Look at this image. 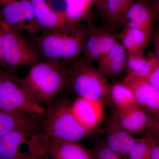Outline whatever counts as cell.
Segmentation results:
<instances>
[{
    "label": "cell",
    "mask_w": 159,
    "mask_h": 159,
    "mask_svg": "<svg viewBox=\"0 0 159 159\" xmlns=\"http://www.w3.org/2000/svg\"><path fill=\"white\" fill-rule=\"evenodd\" d=\"M89 31V25L70 21L57 29L39 33L30 43L40 59L67 63L81 55Z\"/></svg>",
    "instance_id": "1"
},
{
    "label": "cell",
    "mask_w": 159,
    "mask_h": 159,
    "mask_svg": "<svg viewBox=\"0 0 159 159\" xmlns=\"http://www.w3.org/2000/svg\"><path fill=\"white\" fill-rule=\"evenodd\" d=\"M20 82L28 96L38 105H50L68 89L70 66L40 59L30 67Z\"/></svg>",
    "instance_id": "2"
},
{
    "label": "cell",
    "mask_w": 159,
    "mask_h": 159,
    "mask_svg": "<svg viewBox=\"0 0 159 159\" xmlns=\"http://www.w3.org/2000/svg\"><path fill=\"white\" fill-rule=\"evenodd\" d=\"M42 131L49 141L73 142L88 138L93 132L77 121L72 111V103L63 93L46 107Z\"/></svg>",
    "instance_id": "3"
},
{
    "label": "cell",
    "mask_w": 159,
    "mask_h": 159,
    "mask_svg": "<svg viewBox=\"0 0 159 159\" xmlns=\"http://www.w3.org/2000/svg\"><path fill=\"white\" fill-rule=\"evenodd\" d=\"M68 89L78 97L101 100L109 95L111 85L107 78L92 64L80 57L70 62Z\"/></svg>",
    "instance_id": "4"
},
{
    "label": "cell",
    "mask_w": 159,
    "mask_h": 159,
    "mask_svg": "<svg viewBox=\"0 0 159 159\" xmlns=\"http://www.w3.org/2000/svg\"><path fill=\"white\" fill-rule=\"evenodd\" d=\"M49 139L42 130H18L0 137V159H34L47 153Z\"/></svg>",
    "instance_id": "5"
},
{
    "label": "cell",
    "mask_w": 159,
    "mask_h": 159,
    "mask_svg": "<svg viewBox=\"0 0 159 159\" xmlns=\"http://www.w3.org/2000/svg\"><path fill=\"white\" fill-rule=\"evenodd\" d=\"M3 57L7 70L13 73L20 67H30L39 60L37 52L23 31L0 20Z\"/></svg>",
    "instance_id": "6"
},
{
    "label": "cell",
    "mask_w": 159,
    "mask_h": 159,
    "mask_svg": "<svg viewBox=\"0 0 159 159\" xmlns=\"http://www.w3.org/2000/svg\"><path fill=\"white\" fill-rule=\"evenodd\" d=\"M0 110L43 116L45 108L28 96L16 73L0 70Z\"/></svg>",
    "instance_id": "7"
},
{
    "label": "cell",
    "mask_w": 159,
    "mask_h": 159,
    "mask_svg": "<svg viewBox=\"0 0 159 159\" xmlns=\"http://www.w3.org/2000/svg\"><path fill=\"white\" fill-rule=\"evenodd\" d=\"M0 20L31 35L41 32L30 0H0Z\"/></svg>",
    "instance_id": "8"
},
{
    "label": "cell",
    "mask_w": 159,
    "mask_h": 159,
    "mask_svg": "<svg viewBox=\"0 0 159 159\" xmlns=\"http://www.w3.org/2000/svg\"><path fill=\"white\" fill-rule=\"evenodd\" d=\"M117 41L118 36L112 29L105 25H89L88 36L80 58L92 64L107 53Z\"/></svg>",
    "instance_id": "9"
},
{
    "label": "cell",
    "mask_w": 159,
    "mask_h": 159,
    "mask_svg": "<svg viewBox=\"0 0 159 159\" xmlns=\"http://www.w3.org/2000/svg\"><path fill=\"white\" fill-rule=\"evenodd\" d=\"M123 81L131 89L137 104L154 118H159V89L145 80L126 75Z\"/></svg>",
    "instance_id": "10"
},
{
    "label": "cell",
    "mask_w": 159,
    "mask_h": 159,
    "mask_svg": "<svg viewBox=\"0 0 159 159\" xmlns=\"http://www.w3.org/2000/svg\"><path fill=\"white\" fill-rule=\"evenodd\" d=\"M153 118L136 104L124 109H116L112 119L120 128L132 134L142 133L147 129Z\"/></svg>",
    "instance_id": "11"
},
{
    "label": "cell",
    "mask_w": 159,
    "mask_h": 159,
    "mask_svg": "<svg viewBox=\"0 0 159 159\" xmlns=\"http://www.w3.org/2000/svg\"><path fill=\"white\" fill-rule=\"evenodd\" d=\"M42 117L0 110V137L15 131L41 130Z\"/></svg>",
    "instance_id": "12"
},
{
    "label": "cell",
    "mask_w": 159,
    "mask_h": 159,
    "mask_svg": "<svg viewBox=\"0 0 159 159\" xmlns=\"http://www.w3.org/2000/svg\"><path fill=\"white\" fill-rule=\"evenodd\" d=\"M75 118L84 128L94 131L104 118L102 101L78 97L72 103Z\"/></svg>",
    "instance_id": "13"
},
{
    "label": "cell",
    "mask_w": 159,
    "mask_h": 159,
    "mask_svg": "<svg viewBox=\"0 0 159 159\" xmlns=\"http://www.w3.org/2000/svg\"><path fill=\"white\" fill-rule=\"evenodd\" d=\"M155 17L151 6L148 3L134 2L125 13L123 28L143 30L152 37Z\"/></svg>",
    "instance_id": "14"
},
{
    "label": "cell",
    "mask_w": 159,
    "mask_h": 159,
    "mask_svg": "<svg viewBox=\"0 0 159 159\" xmlns=\"http://www.w3.org/2000/svg\"><path fill=\"white\" fill-rule=\"evenodd\" d=\"M35 19L41 32L51 31L64 25L71 21L64 11H54L47 0H30Z\"/></svg>",
    "instance_id": "15"
},
{
    "label": "cell",
    "mask_w": 159,
    "mask_h": 159,
    "mask_svg": "<svg viewBox=\"0 0 159 159\" xmlns=\"http://www.w3.org/2000/svg\"><path fill=\"white\" fill-rule=\"evenodd\" d=\"M134 0H101L96 5L104 25L116 31L123 28L126 11Z\"/></svg>",
    "instance_id": "16"
},
{
    "label": "cell",
    "mask_w": 159,
    "mask_h": 159,
    "mask_svg": "<svg viewBox=\"0 0 159 159\" xmlns=\"http://www.w3.org/2000/svg\"><path fill=\"white\" fill-rule=\"evenodd\" d=\"M104 142L112 150L126 159L129 152L139 139L120 128L112 119L107 123Z\"/></svg>",
    "instance_id": "17"
},
{
    "label": "cell",
    "mask_w": 159,
    "mask_h": 159,
    "mask_svg": "<svg viewBox=\"0 0 159 159\" xmlns=\"http://www.w3.org/2000/svg\"><path fill=\"white\" fill-rule=\"evenodd\" d=\"M47 153L51 159H94L93 149L79 142L49 141Z\"/></svg>",
    "instance_id": "18"
},
{
    "label": "cell",
    "mask_w": 159,
    "mask_h": 159,
    "mask_svg": "<svg viewBox=\"0 0 159 159\" xmlns=\"http://www.w3.org/2000/svg\"><path fill=\"white\" fill-rule=\"evenodd\" d=\"M127 51L121 43L117 41L107 53L98 61V70L107 78H113L125 68Z\"/></svg>",
    "instance_id": "19"
},
{
    "label": "cell",
    "mask_w": 159,
    "mask_h": 159,
    "mask_svg": "<svg viewBox=\"0 0 159 159\" xmlns=\"http://www.w3.org/2000/svg\"><path fill=\"white\" fill-rule=\"evenodd\" d=\"M143 52L128 54L124 68L126 75L145 80L159 66V61L155 55L147 58Z\"/></svg>",
    "instance_id": "20"
},
{
    "label": "cell",
    "mask_w": 159,
    "mask_h": 159,
    "mask_svg": "<svg viewBox=\"0 0 159 159\" xmlns=\"http://www.w3.org/2000/svg\"><path fill=\"white\" fill-rule=\"evenodd\" d=\"M118 39L126 50L127 54H130L143 51L152 37L140 29L124 28L118 35Z\"/></svg>",
    "instance_id": "21"
},
{
    "label": "cell",
    "mask_w": 159,
    "mask_h": 159,
    "mask_svg": "<svg viewBox=\"0 0 159 159\" xmlns=\"http://www.w3.org/2000/svg\"><path fill=\"white\" fill-rule=\"evenodd\" d=\"M109 95L116 109H124L138 104L131 89L123 80L111 85Z\"/></svg>",
    "instance_id": "22"
},
{
    "label": "cell",
    "mask_w": 159,
    "mask_h": 159,
    "mask_svg": "<svg viewBox=\"0 0 159 159\" xmlns=\"http://www.w3.org/2000/svg\"><path fill=\"white\" fill-rule=\"evenodd\" d=\"M65 12L71 21H80L89 9L90 4L94 0H64Z\"/></svg>",
    "instance_id": "23"
},
{
    "label": "cell",
    "mask_w": 159,
    "mask_h": 159,
    "mask_svg": "<svg viewBox=\"0 0 159 159\" xmlns=\"http://www.w3.org/2000/svg\"><path fill=\"white\" fill-rule=\"evenodd\" d=\"M155 141L149 135L139 139L129 152L126 159H149L151 150Z\"/></svg>",
    "instance_id": "24"
},
{
    "label": "cell",
    "mask_w": 159,
    "mask_h": 159,
    "mask_svg": "<svg viewBox=\"0 0 159 159\" xmlns=\"http://www.w3.org/2000/svg\"><path fill=\"white\" fill-rule=\"evenodd\" d=\"M93 150L94 159H124L109 148L104 141L97 144Z\"/></svg>",
    "instance_id": "25"
},
{
    "label": "cell",
    "mask_w": 159,
    "mask_h": 159,
    "mask_svg": "<svg viewBox=\"0 0 159 159\" xmlns=\"http://www.w3.org/2000/svg\"><path fill=\"white\" fill-rule=\"evenodd\" d=\"M148 135L153 138L157 142H159V122H152L147 129Z\"/></svg>",
    "instance_id": "26"
},
{
    "label": "cell",
    "mask_w": 159,
    "mask_h": 159,
    "mask_svg": "<svg viewBox=\"0 0 159 159\" xmlns=\"http://www.w3.org/2000/svg\"><path fill=\"white\" fill-rule=\"evenodd\" d=\"M145 80L153 86L154 87L159 89V66Z\"/></svg>",
    "instance_id": "27"
},
{
    "label": "cell",
    "mask_w": 159,
    "mask_h": 159,
    "mask_svg": "<svg viewBox=\"0 0 159 159\" xmlns=\"http://www.w3.org/2000/svg\"><path fill=\"white\" fill-rule=\"evenodd\" d=\"M152 39L154 48L155 55L159 61V25L156 29H154Z\"/></svg>",
    "instance_id": "28"
},
{
    "label": "cell",
    "mask_w": 159,
    "mask_h": 159,
    "mask_svg": "<svg viewBox=\"0 0 159 159\" xmlns=\"http://www.w3.org/2000/svg\"><path fill=\"white\" fill-rule=\"evenodd\" d=\"M152 9L155 17V22L157 21L159 25V0H152Z\"/></svg>",
    "instance_id": "29"
},
{
    "label": "cell",
    "mask_w": 159,
    "mask_h": 159,
    "mask_svg": "<svg viewBox=\"0 0 159 159\" xmlns=\"http://www.w3.org/2000/svg\"><path fill=\"white\" fill-rule=\"evenodd\" d=\"M149 159H159V144L156 141H155L151 150Z\"/></svg>",
    "instance_id": "30"
},
{
    "label": "cell",
    "mask_w": 159,
    "mask_h": 159,
    "mask_svg": "<svg viewBox=\"0 0 159 159\" xmlns=\"http://www.w3.org/2000/svg\"><path fill=\"white\" fill-rule=\"evenodd\" d=\"M0 67H6L3 57L2 51V30L0 27Z\"/></svg>",
    "instance_id": "31"
},
{
    "label": "cell",
    "mask_w": 159,
    "mask_h": 159,
    "mask_svg": "<svg viewBox=\"0 0 159 159\" xmlns=\"http://www.w3.org/2000/svg\"><path fill=\"white\" fill-rule=\"evenodd\" d=\"M34 159H51L50 157L49 156L48 154V153L45 154L43 155L40 156Z\"/></svg>",
    "instance_id": "32"
},
{
    "label": "cell",
    "mask_w": 159,
    "mask_h": 159,
    "mask_svg": "<svg viewBox=\"0 0 159 159\" xmlns=\"http://www.w3.org/2000/svg\"><path fill=\"white\" fill-rule=\"evenodd\" d=\"M134 2H145L149 4V2H150V0H134Z\"/></svg>",
    "instance_id": "33"
},
{
    "label": "cell",
    "mask_w": 159,
    "mask_h": 159,
    "mask_svg": "<svg viewBox=\"0 0 159 159\" xmlns=\"http://www.w3.org/2000/svg\"><path fill=\"white\" fill-rule=\"evenodd\" d=\"M100 1H101V0H94L93 2L95 3V4H96V5H97V4H98Z\"/></svg>",
    "instance_id": "34"
}]
</instances>
